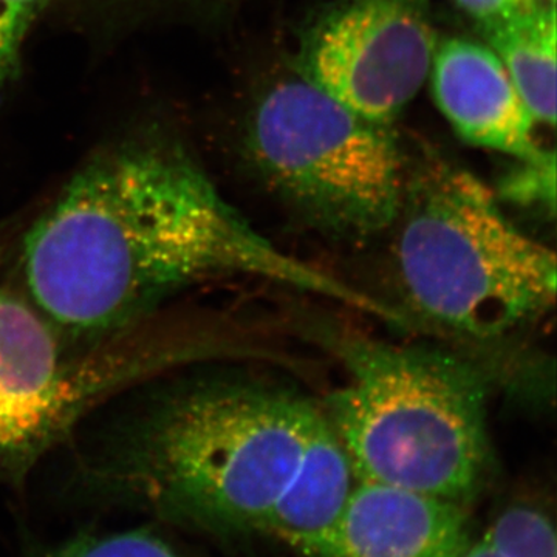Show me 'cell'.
<instances>
[{"label": "cell", "mask_w": 557, "mask_h": 557, "mask_svg": "<svg viewBox=\"0 0 557 557\" xmlns=\"http://www.w3.org/2000/svg\"><path fill=\"white\" fill-rule=\"evenodd\" d=\"M33 307L75 347L109 343L168 314L193 289L258 277L401 324L403 313L288 255L259 233L188 150L143 137L101 150L11 248Z\"/></svg>", "instance_id": "obj_1"}, {"label": "cell", "mask_w": 557, "mask_h": 557, "mask_svg": "<svg viewBox=\"0 0 557 557\" xmlns=\"http://www.w3.org/2000/svg\"><path fill=\"white\" fill-rule=\"evenodd\" d=\"M332 434L324 408L287 388L175 381L153 388L84 450L81 483L172 523L262 533L307 458Z\"/></svg>", "instance_id": "obj_2"}, {"label": "cell", "mask_w": 557, "mask_h": 557, "mask_svg": "<svg viewBox=\"0 0 557 557\" xmlns=\"http://www.w3.org/2000/svg\"><path fill=\"white\" fill-rule=\"evenodd\" d=\"M343 386L324 410L357 482L465 504L490 465V384L448 350L346 338Z\"/></svg>", "instance_id": "obj_3"}, {"label": "cell", "mask_w": 557, "mask_h": 557, "mask_svg": "<svg viewBox=\"0 0 557 557\" xmlns=\"http://www.w3.org/2000/svg\"><path fill=\"white\" fill-rule=\"evenodd\" d=\"M392 228L399 295L435 329L485 343L555 307V252L518 228L467 170L438 164L408 182Z\"/></svg>", "instance_id": "obj_4"}, {"label": "cell", "mask_w": 557, "mask_h": 557, "mask_svg": "<svg viewBox=\"0 0 557 557\" xmlns=\"http://www.w3.org/2000/svg\"><path fill=\"white\" fill-rule=\"evenodd\" d=\"M16 231L0 228V483L13 487L113 397L225 347L166 314L100 346H72L14 281Z\"/></svg>", "instance_id": "obj_5"}, {"label": "cell", "mask_w": 557, "mask_h": 557, "mask_svg": "<svg viewBox=\"0 0 557 557\" xmlns=\"http://www.w3.org/2000/svg\"><path fill=\"white\" fill-rule=\"evenodd\" d=\"M249 149L271 188L336 236L369 239L398 218L408 178L388 124L364 119L304 76L260 101Z\"/></svg>", "instance_id": "obj_6"}, {"label": "cell", "mask_w": 557, "mask_h": 557, "mask_svg": "<svg viewBox=\"0 0 557 557\" xmlns=\"http://www.w3.org/2000/svg\"><path fill=\"white\" fill-rule=\"evenodd\" d=\"M434 51L432 0H343L311 33L304 78L391 124L426 81Z\"/></svg>", "instance_id": "obj_7"}, {"label": "cell", "mask_w": 557, "mask_h": 557, "mask_svg": "<svg viewBox=\"0 0 557 557\" xmlns=\"http://www.w3.org/2000/svg\"><path fill=\"white\" fill-rule=\"evenodd\" d=\"M428 76L438 109L469 145L518 161H542L552 153L539 146L536 120L490 47L461 38L443 40Z\"/></svg>", "instance_id": "obj_8"}, {"label": "cell", "mask_w": 557, "mask_h": 557, "mask_svg": "<svg viewBox=\"0 0 557 557\" xmlns=\"http://www.w3.org/2000/svg\"><path fill=\"white\" fill-rule=\"evenodd\" d=\"M469 545L463 504L357 482L313 557H460Z\"/></svg>", "instance_id": "obj_9"}, {"label": "cell", "mask_w": 557, "mask_h": 557, "mask_svg": "<svg viewBox=\"0 0 557 557\" xmlns=\"http://www.w3.org/2000/svg\"><path fill=\"white\" fill-rule=\"evenodd\" d=\"M357 479L338 435L318 446L273 508L262 533L313 557L338 522Z\"/></svg>", "instance_id": "obj_10"}, {"label": "cell", "mask_w": 557, "mask_h": 557, "mask_svg": "<svg viewBox=\"0 0 557 557\" xmlns=\"http://www.w3.org/2000/svg\"><path fill=\"white\" fill-rule=\"evenodd\" d=\"M482 32L536 123L555 126V3L541 0L508 20L482 25Z\"/></svg>", "instance_id": "obj_11"}, {"label": "cell", "mask_w": 557, "mask_h": 557, "mask_svg": "<svg viewBox=\"0 0 557 557\" xmlns=\"http://www.w3.org/2000/svg\"><path fill=\"white\" fill-rule=\"evenodd\" d=\"M483 537L504 557H557L555 525L531 504L504 509Z\"/></svg>", "instance_id": "obj_12"}, {"label": "cell", "mask_w": 557, "mask_h": 557, "mask_svg": "<svg viewBox=\"0 0 557 557\" xmlns=\"http://www.w3.org/2000/svg\"><path fill=\"white\" fill-rule=\"evenodd\" d=\"M46 557H186L150 530L84 534L70 539Z\"/></svg>", "instance_id": "obj_13"}, {"label": "cell", "mask_w": 557, "mask_h": 557, "mask_svg": "<svg viewBox=\"0 0 557 557\" xmlns=\"http://www.w3.org/2000/svg\"><path fill=\"white\" fill-rule=\"evenodd\" d=\"M50 0H0V91L16 79L22 49Z\"/></svg>", "instance_id": "obj_14"}, {"label": "cell", "mask_w": 557, "mask_h": 557, "mask_svg": "<svg viewBox=\"0 0 557 557\" xmlns=\"http://www.w3.org/2000/svg\"><path fill=\"white\" fill-rule=\"evenodd\" d=\"M500 186V194L522 207L542 208L549 214L556 209L555 152L542 161H518Z\"/></svg>", "instance_id": "obj_15"}, {"label": "cell", "mask_w": 557, "mask_h": 557, "mask_svg": "<svg viewBox=\"0 0 557 557\" xmlns=\"http://www.w3.org/2000/svg\"><path fill=\"white\" fill-rule=\"evenodd\" d=\"M541 0H456L458 7L474 17L480 25L496 24L516 16Z\"/></svg>", "instance_id": "obj_16"}, {"label": "cell", "mask_w": 557, "mask_h": 557, "mask_svg": "<svg viewBox=\"0 0 557 557\" xmlns=\"http://www.w3.org/2000/svg\"><path fill=\"white\" fill-rule=\"evenodd\" d=\"M460 557H504V555L498 553L485 537H482L479 542L469 545L467 552Z\"/></svg>", "instance_id": "obj_17"}, {"label": "cell", "mask_w": 557, "mask_h": 557, "mask_svg": "<svg viewBox=\"0 0 557 557\" xmlns=\"http://www.w3.org/2000/svg\"><path fill=\"white\" fill-rule=\"evenodd\" d=\"M548 2L555 3V0H548Z\"/></svg>", "instance_id": "obj_18"}]
</instances>
